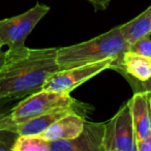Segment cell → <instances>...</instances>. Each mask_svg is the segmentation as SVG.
Wrapping results in <instances>:
<instances>
[{
  "label": "cell",
  "instance_id": "6da1fadb",
  "mask_svg": "<svg viewBox=\"0 0 151 151\" xmlns=\"http://www.w3.org/2000/svg\"><path fill=\"white\" fill-rule=\"evenodd\" d=\"M57 48L7 50L0 68V96L22 99L42 90L50 76L60 70Z\"/></svg>",
  "mask_w": 151,
  "mask_h": 151
},
{
  "label": "cell",
  "instance_id": "7a4b0ae2",
  "mask_svg": "<svg viewBox=\"0 0 151 151\" xmlns=\"http://www.w3.org/2000/svg\"><path fill=\"white\" fill-rule=\"evenodd\" d=\"M128 50L129 44L119 25L86 42L57 48V63L61 69H65L108 58L118 60Z\"/></svg>",
  "mask_w": 151,
  "mask_h": 151
},
{
  "label": "cell",
  "instance_id": "3957f363",
  "mask_svg": "<svg viewBox=\"0 0 151 151\" xmlns=\"http://www.w3.org/2000/svg\"><path fill=\"white\" fill-rule=\"evenodd\" d=\"M63 109H76L84 116L92 111L90 106L80 103L71 97L70 94L42 89L18 101L9 113V117L13 122H22L42 114Z\"/></svg>",
  "mask_w": 151,
  "mask_h": 151
},
{
  "label": "cell",
  "instance_id": "277c9868",
  "mask_svg": "<svg viewBox=\"0 0 151 151\" xmlns=\"http://www.w3.org/2000/svg\"><path fill=\"white\" fill-rule=\"evenodd\" d=\"M49 11L48 5L37 2L21 15L0 20V46H7L9 50L24 47L26 38Z\"/></svg>",
  "mask_w": 151,
  "mask_h": 151
},
{
  "label": "cell",
  "instance_id": "5b68a950",
  "mask_svg": "<svg viewBox=\"0 0 151 151\" xmlns=\"http://www.w3.org/2000/svg\"><path fill=\"white\" fill-rule=\"evenodd\" d=\"M115 60V58H108L97 62L60 69L49 77L42 86V89L69 94L73 90L92 79L93 77L103 73L104 70L110 69L112 63Z\"/></svg>",
  "mask_w": 151,
  "mask_h": 151
},
{
  "label": "cell",
  "instance_id": "8992f818",
  "mask_svg": "<svg viewBox=\"0 0 151 151\" xmlns=\"http://www.w3.org/2000/svg\"><path fill=\"white\" fill-rule=\"evenodd\" d=\"M103 151H137V139L128 104L105 122Z\"/></svg>",
  "mask_w": 151,
  "mask_h": 151
},
{
  "label": "cell",
  "instance_id": "52a82bcc",
  "mask_svg": "<svg viewBox=\"0 0 151 151\" xmlns=\"http://www.w3.org/2000/svg\"><path fill=\"white\" fill-rule=\"evenodd\" d=\"M105 122H89L85 120L83 130L70 140L50 142L51 151H103Z\"/></svg>",
  "mask_w": 151,
  "mask_h": 151
},
{
  "label": "cell",
  "instance_id": "ba28073f",
  "mask_svg": "<svg viewBox=\"0 0 151 151\" xmlns=\"http://www.w3.org/2000/svg\"><path fill=\"white\" fill-rule=\"evenodd\" d=\"M110 69L144 82L151 78V57L128 50L118 60L112 63Z\"/></svg>",
  "mask_w": 151,
  "mask_h": 151
},
{
  "label": "cell",
  "instance_id": "9c48e42d",
  "mask_svg": "<svg viewBox=\"0 0 151 151\" xmlns=\"http://www.w3.org/2000/svg\"><path fill=\"white\" fill-rule=\"evenodd\" d=\"M132 114V123L137 141L145 139L151 134L150 123V99L147 91L134 92L127 101Z\"/></svg>",
  "mask_w": 151,
  "mask_h": 151
},
{
  "label": "cell",
  "instance_id": "30bf717a",
  "mask_svg": "<svg viewBox=\"0 0 151 151\" xmlns=\"http://www.w3.org/2000/svg\"><path fill=\"white\" fill-rule=\"evenodd\" d=\"M84 116L73 112L56 120L40 136L50 142L58 140H70L80 134L84 127Z\"/></svg>",
  "mask_w": 151,
  "mask_h": 151
},
{
  "label": "cell",
  "instance_id": "8fae6325",
  "mask_svg": "<svg viewBox=\"0 0 151 151\" xmlns=\"http://www.w3.org/2000/svg\"><path fill=\"white\" fill-rule=\"evenodd\" d=\"M124 38L132 45L141 37L149 36L151 34V5L142 14L130 20L129 22L120 25Z\"/></svg>",
  "mask_w": 151,
  "mask_h": 151
},
{
  "label": "cell",
  "instance_id": "7c38bea8",
  "mask_svg": "<svg viewBox=\"0 0 151 151\" xmlns=\"http://www.w3.org/2000/svg\"><path fill=\"white\" fill-rule=\"evenodd\" d=\"M12 151H51L50 141L40 134H23L18 136Z\"/></svg>",
  "mask_w": 151,
  "mask_h": 151
},
{
  "label": "cell",
  "instance_id": "4fadbf2b",
  "mask_svg": "<svg viewBox=\"0 0 151 151\" xmlns=\"http://www.w3.org/2000/svg\"><path fill=\"white\" fill-rule=\"evenodd\" d=\"M129 51H132L144 56L151 57V38L150 36H144L139 38L137 42L129 46Z\"/></svg>",
  "mask_w": 151,
  "mask_h": 151
},
{
  "label": "cell",
  "instance_id": "5bb4252c",
  "mask_svg": "<svg viewBox=\"0 0 151 151\" xmlns=\"http://www.w3.org/2000/svg\"><path fill=\"white\" fill-rule=\"evenodd\" d=\"M19 134L5 129H0V151H12Z\"/></svg>",
  "mask_w": 151,
  "mask_h": 151
},
{
  "label": "cell",
  "instance_id": "9a60e30c",
  "mask_svg": "<svg viewBox=\"0 0 151 151\" xmlns=\"http://www.w3.org/2000/svg\"><path fill=\"white\" fill-rule=\"evenodd\" d=\"M123 77L130 84L134 92H137V91H147L149 94V99H151V78L147 81L141 82V81H138L136 79L132 78V77H128V76H123Z\"/></svg>",
  "mask_w": 151,
  "mask_h": 151
},
{
  "label": "cell",
  "instance_id": "2e32d148",
  "mask_svg": "<svg viewBox=\"0 0 151 151\" xmlns=\"http://www.w3.org/2000/svg\"><path fill=\"white\" fill-rule=\"evenodd\" d=\"M19 101L20 99H12V97L0 96V119L3 116L7 115Z\"/></svg>",
  "mask_w": 151,
  "mask_h": 151
},
{
  "label": "cell",
  "instance_id": "e0dca14e",
  "mask_svg": "<svg viewBox=\"0 0 151 151\" xmlns=\"http://www.w3.org/2000/svg\"><path fill=\"white\" fill-rule=\"evenodd\" d=\"M137 151H151V134L147 138L137 141Z\"/></svg>",
  "mask_w": 151,
  "mask_h": 151
},
{
  "label": "cell",
  "instance_id": "ac0fdd59",
  "mask_svg": "<svg viewBox=\"0 0 151 151\" xmlns=\"http://www.w3.org/2000/svg\"><path fill=\"white\" fill-rule=\"evenodd\" d=\"M87 1L94 6L95 11H104L111 2V0H87Z\"/></svg>",
  "mask_w": 151,
  "mask_h": 151
},
{
  "label": "cell",
  "instance_id": "d6986e66",
  "mask_svg": "<svg viewBox=\"0 0 151 151\" xmlns=\"http://www.w3.org/2000/svg\"><path fill=\"white\" fill-rule=\"evenodd\" d=\"M4 59H5V52L3 51V47L0 46V68L2 67L3 63H4Z\"/></svg>",
  "mask_w": 151,
  "mask_h": 151
},
{
  "label": "cell",
  "instance_id": "ffe728a7",
  "mask_svg": "<svg viewBox=\"0 0 151 151\" xmlns=\"http://www.w3.org/2000/svg\"><path fill=\"white\" fill-rule=\"evenodd\" d=\"M150 123H151V99H150Z\"/></svg>",
  "mask_w": 151,
  "mask_h": 151
}]
</instances>
